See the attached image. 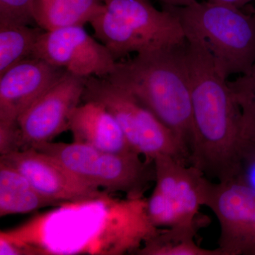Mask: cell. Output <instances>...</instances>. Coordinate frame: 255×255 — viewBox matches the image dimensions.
Returning <instances> with one entry per match:
<instances>
[{
	"instance_id": "obj_4",
	"label": "cell",
	"mask_w": 255,
	"mask_h": 255,
	"mask_svg": "<svg viewBox=\"0 0 255 255\" xmlns=\"http://www.w3.org/2000/svg\"><path fill=\"white\" fill-rule=\"evenodd\" d=\"M168 6L180 19L186 36L204 44L223 77L251 70L255 63V14L210 1Z\"/></svg>"
},
{
	"instance_id": "obj_10",
	"label": "cell",
	"mask_w": 255,
	"mask_h": 255,
	"mask_svg": "<svg viewBox=\"0 0 255 255\" xmlns=\"http://www.w3.org/2000/svg\"><path fill=\"white\" fill-rule=\"evenodd\" d=\"M31 57H36L78 76L106 78L115 67L110 50L90 36L84 26L45 31Z\"/></svg>"
},
{
	"instance_id": "obj_18",
	"label": "cell",
	"mask_w": 255,
	"mask_h": 255,
	"mask_svg": "<svg viewBox=\"0 0 255 255\" xmlns=\"http://www.w3.org/2000/svg\"><path fill=\"white\" fill-rule=\"evenodd\" d=\"M228 84L241 108L245 164L250 167L255 164V63L248 73Z\"/></svg>"
},
{
	"instance_id": "obj_17",
	"label": "cell",
	"mask_w": 255,
	"mask_h": 255,
	"mask_svg": "<svg viewBox=\"0 0 255 255\" xmlns=\"http://www.w3.org/2000/svg\"><path fill=\"white\" fill-rule=\"evenodd\" d=\"M45 31L39 26L0 24V75L31 57Z\"/></svg>"
},
{
	"instance_id": "obj_16",
	"label": "cell",
	"mask_w": 255,
	"mask_h": 255,
	"mask_svg": "<svg viewBox=\"0 0 255 255\" xmlns=\"http://www.w3.org/2000/svg\"><path fill=\"white\" fill-rule=\"evenodd\" d=\"M196 235V226L158 228L135 252L143 255H222L219 248L209 250L199 246Z\"/></svg>"
},
{
	"instance_id": "obj_9",
	"label": "cell",
	"mask_w": 255,
	"mask_h": 255,
	"mask_svg": "<svg viewBox=\"0 0 255 255\" xmlns=\"http://www.w3.org/2000/svg\"><path fill=\"white\" fill-rule=\"evenodd\" d=\"M86 78L67 73L18 117L19 150L52 142L69 130L72 115L80 105Z\"/></svg>"
},
{
	"instance_id": "obj_24",
	"label": "cell",
	"mask_w": 255,
	"mask_h": 255,
	"mask_svg": "<svg viewBox=\"0 0 255 255\" xmlns=\"http://www.w3.org/2000/svg\"><path fill=\"white\" fill-rule=\"evenodd\" d=\"M102 1H103V0H102Z\"/></svg>"
},
{
	"instance_id": "obj_21",
	"label": "cell",
	"mask_w": 255,
	"mask_h": 255,
	"mask_svg": "<svg viewBox=\"0 0 255 255\" xmlns=\"http://www.w3.org/2000/svg\"><path fill=\"white\" fill-rule=\"evenodd\" d=\"M207 1H212V2L221 3V4L231 5V6H236L238 8H241L251 1L255 0H207Z\"/></svg>"
},
{
	"instance_id": "obj_12",
	"label": "cell",
	"mask_w": 255,
	"mask_h": 255,
	"mask_svg": "<svg viewBox=\"0 0 255 255\" xmlns=\"http://www.w3.org/2000/svg\"><path fill=\"white\" fill-rule=\"evenodd\" d=\"M67 73L36 57L6 70L0 75V124L17 123L20 115Z\"/></svg>"
},
{
	"instance_id": "obj_3",
	"label": "cell",
	"mask_w": 255,
	"mask_h": 255,
	"mask_svg": "<svg viewBox=\"0 0 255 255\" xmlns=\"http://www.w3.org/2000/svg\"><path fill=\"white\" fill-rule=\"evenodd\" d=\"M106 10L90 22L95 37L116 61L182 44L187 41L180 19L168 6L156 9L149 0H103Z\"/></svg>"
},
{
	"instance_id": "obj_19",
	"label": "cell",
	"mask_w": 255,
	"mask_h": 255,
	"mask_svg": "<svg viewBox=\"0 0 255 255\" xmlns=\"http://www.w3.org/2000/svg\"><path fill=\"white\" fill-rule=\"evenodd\" d=\"M36 0H0V24L37 26Z\"/></svg>"
},
{
	"instance_id": "obj_20",
	"label": "cell",
	"mask_w": 255,
	"mask_h": 255,
	"mask_svg": "<svg viewBox=\"0 0 255 255\" xmlns=\"http://www.w3.org/2000/svg\"><path fill=\"white\" fill-rule=\"evenodd\" d=\"M27 254L26 251H23L20 247L15 246L13 243L6 241L3 236H1L0 240V255H12Z\"/></svg>"
},
{
	"instance_id": "obj_22",
	"label": "cell",
	"mask_w": 255,
	"mask_h": 255,
	"mask_svg": "<svg viewBox=\"0 0 255 255\" xmlns=\"http://www.w3.org/2000/svg\"><path fill=\"white\" fill-rule=\"evenodd\" d=\"M164 5L172 6H186L193 4L196 0H159Z\"/></svg>"
},
{
	"instance_id": "obj_5",
	"label": "cell",
	"mask_w": 255,
	"mask_h": 255,
	"mask_svg": "<svg viewBox=\"0 0 255 255\" xmlns=\"http://www.w3.org/2000/svg\"><path fill=\"white\" fill-rule=\"evenodd\" d=\"M84 102H97L118 122L129 145L137 155L153 162L167 155L189 164V152L174 132L127 90L107 78H86Z\"/></svg>"
},
{
	"instance_id": "obj_14",
	"label": "cell",
	"mask_w": 255,
	"mask_h": 255,
	"mask_svg": "<svg viewBox=\"0 0 255 255\" xmlns=\"http://www.w3.org/2000/svg\"><path fill=\"white\" fill-rule=\"evenodd\" d=\"M58 201L42 195L27 179L11 166L0 162V216L28 214Z\"/></svg>"
},
{
	"instance_id": "obj_2",
	"label": "cell",
	"mask_w": 255,
	"mask_h": 255,
	"mask_svg": "<svg viewBox=\"0 0 255 255\" xmlns=\"http://www.w3.org/2000/svg\"><path fill=\"white\" fill-rule=\"evenodd\" d=\"M186 43L117 61L113 71L106 78L155 114L174 132L189 155L192 107Z\"/></svg>"
},
{
	"instance_id": "obj_6",
	"label": "cell",
	"mask_w": 255,
	"mask_h": 255,
	"mask_svg": "<svg viewBox=\"0 0 255 255\" xmlns=\"http://www.w3.org/2000/svg\"><path fill=\"white\" fill-rule=\"evenodd\" d=\"M54 157L82 180L128 199L142 198L155 181L153 162L137 154L105 152L78 142H46L32 147Z\"/></svg>"
},
{
	"instance_id": "obj_13",
	"label": "cell",
	"mask_w": 255,
	"mask_h": 255,
	"mask_svg": "<svg viewBox=\"0 0 255 255\" xmlns=\"http://www.w3.org/2000/svg\"><path fill=\"white\" fill-rule=\"evenodd\" d=\"M69 130L73 142L112 153H135L114 116L97 102L88 101L79 105L70 119Z\"/></svg>"
},
{
	"instance_id": "obj_7",
	"label": "cell",
	"mask_w": 255,
	"mask_h": 255,
	"mask_svg": "<svg viewBox=\"0 0 255 255\" xmlns=\"http://www.w3.org/2000/svg\"><path fill=\"white\" fill-rule=\"evenodd\" d=\"M153 163L155 186L146 201L150 222L158 228L196 226L205 176L170 156H157Z\"/></svg>"
},
{
	"instance_id": "obj_8",
	"label": "cell",
	"mask_w": 255,
	"mask_h": 255,
	"mask_svg": "<svg viewBox=\"0 0 255 255\" xmlns=\"http://www.w3.org/2000/svg\"><path fill=\"white\" fill-rule=\"evenodd\" d=\"M201 201L219 221L221 254L255 255V188L247 177L223 182L204 178Z\"/></svg>"
},
{
	"instance_id": "obj_23",
	"label": "cell",
	"mask_w": 255,
	"mask_h": 255,
	"mask_svg": "<svg viewBox=\"0 0 255 255\" xmlns=\"http://www.w3.org/2000/svg\"></svg>"
},
{
	"instance_id": "obj_1",
	"label": "cell",
	"mask_w": 255,
	"mask_h": 255,
	"mask_svg": "<svg viewBox=\"0 0 255 255\" xmlns=\"http://www.w3.org/2000/svg\"><path fill=\"white\" fill-rule=\"evenodd\" d=\"M192 131L189 164L217 182L246 177L241 108L212 57L197 38L187 36Z\"/></svg>"
},
{
	"instance_id": "obj_11",
	"label": "cell",
	"mask_w": 255,
	"mask_h": 255,
	"mask_svg": "<svg viewBox=\"0 0 255 255\" xmlns=\"http://www.w3.org/2000/svg\"><path fill=\"white\" fill-rule=\"evenodd\" d=\"M0 162L22 174L42 195L60 204L89 202L106 197L100 188L82 180L54 157L36 149L3 154Z\"/></svg>"
},
{
	"instance_id": "obj_15",
	"label": "cell",
	"mask_w": 255,
	"mask_h": 255,
	"mask_svg": "<svg viewBox=\"0 0 255 255\" xmlns=\"http://www.w3.org/2000/svg\"><path fill=\"white\" fill-rule=\"evenodd\" d=\"M106 10L102 0H36L37 26L46 30L84 26Z\"/></svg>"
}]
</instances>
